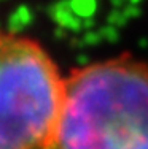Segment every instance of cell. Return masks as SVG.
Returning <instances> with one entry per match:
<instances>
[{"instance_id":"cell-2","label":"cell","mask_w":148,"mask_h":149,"mask_svg":"<svg viewBox=\"0 0 148 149\" xmlns=\"http://www.w3.org/2000/svg\"><path fill=\"white\" fill-rule=\"evenodd\" d=\"M65 76L27 35L0 29V149H48Z\"/></svg>"},{"instance_id":"cell-1","label":"cell","mask_w":148,"mask_h":149,"mask_svg":"<svg viewBox=\"0 0 148 149\" xmlns=\"http://www.w3.org/2000/svg\"><path fill=\"white\" fill-rule=\"evenodd\" d=\"M48 149H148V63L121 56L70 72Z\"/></svg>"}]
</instances>
